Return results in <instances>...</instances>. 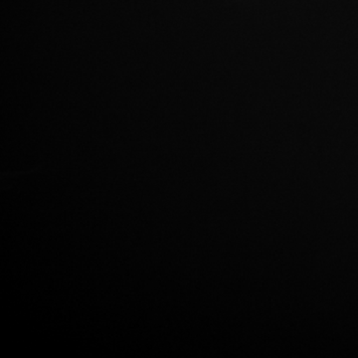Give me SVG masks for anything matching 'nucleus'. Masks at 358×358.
I'll use <instances>...</instances> for the list:
<instances>
[]
</instances>
